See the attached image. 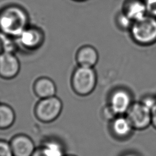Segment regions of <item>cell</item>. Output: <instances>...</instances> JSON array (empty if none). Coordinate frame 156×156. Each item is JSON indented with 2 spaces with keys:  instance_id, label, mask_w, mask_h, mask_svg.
I'll return each mask as SVG.
<instances>
[{
  "instance_id": "6",
  "label": "cell",
  "mask_w": 156,
  "mask_h": 156,
  "mask_svg": "<svg viewBox=\"0 0 156 156\" xmlns=\"http://www.w3.org/2000/svg\"><path fill=\"white\" fill-rule=\"evenodd\" d=\"M44 38V33L40 28L29 26L16 39L18 46L28 51H34L41 46Z\"/></svg>"
},
{
  "instance_id": "18",
  "label": "cell",
  "mask_w": 156,
  "mask_h": 156,
  "mask_svg": "<svg viewBox=\"0 0 156 156\" xmlns=\"http://www.w3.org/2000/svg\"><path fill=\"white\" fill-rule=\"evenodd\" d=\"M146 5L147 15L156 17V0H143Z\"/></svg>"
},
{
  "instance_id": "8",
  "label": "cell",
  "mask_w": 156,
  "mask_h": 156,
  "mask_svg": "<svg viewBox=\"0 0 156 156\" xmlns=\"http://www.w3.org/2000/svg\"><path fill=\"white\" fill-rule=\"evenodd\" d=\"M20 71V63L15 53L2 52L0 54V77L12 79Z\"/></svg>"
},
{
  "instance_id": "22",
  "label": "cell",
  "mask_w": 156,
  "mask_h": 156,
  "mask_svg": "<svg viewBox=\"0 0 156 156\" xmlns=\"http://www.w3.org/2000/svg\"><path fill=\"white\" fill-rule=\"evenodd\" d=\"M151 125L156 129V104L151 108Z\"/></svg>"
},
{
  "instance_id": "19",
  "label": "cell",
  "mask_w": 156,
  "mask_h": 156,
  "mask_svg": "<svg viewBox=\"0 0 156 156\" xmlns=\"http://www.w3.org/2000/svg\"><path fill=\"white\" fill-rule=\"evenodd\" d=\"M102 116L104 119L108 121H112L116 116H117V115L114 113V112L112 110L108 105H106L103 108Z\"/></svg>"
},
{
  "instance_id": "17",
  "label": "cell",
  "mask_w": 156,
  "mask_h": 156,
  "mask_svg": "<svg viewBox=\"0 0 156 156\" xmlns=\"http://www.w3.org/2000/svg\"><path fill=\"white\" fill-rule=\"evenodd\" d=\"M0 156H13L9 142L0 139Z\"/></svg>"
},
{
  "instance_id": "26",
  "label": "cell",
  "mask_w": 156,
  "mask_h": 156,
  "mask_svg": "<svg viewBox=\"0 0 156 156\" xmlns=\"http://www.w3.org/2000/svg\"><path fill=\"white\" fill-rule=\"evenodd\" d=\"M75 1H86V0H74Z\"/></svg>"
},
{
  "instance_id": "24",
  "label": "cell",
  "mask_w": 156,
  "mask_h": 156,
  "mask_svg": "<svg viewBox=\"0 0 156 156\" xmlns=\"http://www.w3.org/2000/svg\"><path fill=\"white\" fill-rule=\"evenodd\" d=\"M125 156H138V155H133V154H129V155H125Z\"/></svg>"
},
{
  "instance_id": "25",
  "label": "cell",
  "mask_w": 156,
  "mask_h": 156,
  "mask_svg": "<svg viewBox=\"0 0 156 156\" xmlns=\"http://www.w3.org/2000/svg\"><path fill=\"white\" fill-rule=\"evenodd\" d=\"M65 156H76V155H72V154H69V155H65Z\"/></svg>"
},
{
  "instance_id": "9",
  "label": "cell",
  "mask_w": 156,
  "mask_h": 156,
  "mask_svg": "<svg viewBox=\"0 0 156 156\" xmlns=\"http://www.w3.org/2000/svg\"><path fill=\"white\" fill-rule=\"evenodd\" d=\"M9 143L13 156H31L36 149L32 138L24 133L14 135Z\"/></svg>"
},
{
  "instance_id": "14",
  "label": "cell",
  "mask_w": 156,
  "mask_h": 156,
  "mask_svg": "<svg viewBox=\"0 0 156 156\" xmlns=\"http://www.w3.org/2000/svg\"><path fill=\"white\" fill-rule=\"evenodd\" d=\"M16 114L13 108L5 103H0V130L10 128L15 122Z\"/></svg>"
},
{
  "instance_id": "7",
  "label": "cell",
  "mask_w": 156,
  "mask_h": 156,
  "mask_svg": "<svg viewBox=\"0 0 156 156\" xmlns=\"http://www.w3.org/2000/svg\"><path fill=\"white\" fill-rule=\"evenodd\" d=\"M132 103L130 93L123 88L114 90L109 97L108 105L117 116L125 115Z\"/></svg>"
},
{
  "instance_id": "16",
  "label": "cell",
  "mask_w": 156,
  "mask_h": 156,
  "mask_svg": "<svg viewBox=\"0 0 156 156\" xmlns=\"http://www.w3.org/2000/svg\"><path fill=\"white\" fill-rule=\"evenodd\" d=\"M133 21L123 12L119 13L116 17V23L122 29L130 30Z\"/></svg>"
},
{
  "instance_id": "5",
  "label": "cell",
  "mask_w": 156,
  "mask_h": 156,
  "mask_svg": "<svg viewBox=\"0 0 156 156\" xmlns=\"http://www.w3.org/2000/svg\"><path fill=\"white\" fill-rule=\"evenodd\" d=\"M133 130H143L151 124V111L141 101L133 102L125 114Z\"/></svg>"
},
{
  "instance_id": "20",
  "label": "cell",
  "mask_w": 156,
  "mask_h": 156,
  "mask_svg": "<svg viewBox=\"0 0 156 156\" xmlns=\"http://www.w3.org/2000/svg\"><path fill=\"white\" fill-rule=\"evenodd\" d=\"M31 156H52L49 152L42 146L36 147L34 152Z\"/></svg>"
},
{
  "instance_id": "11",
  "label": "cell",
  "mask_w": 156,
  "mask_h": 156,
  "mask_svg": "<svg viewBox=\"0 0 156 156\" xmlns=\"http://www.w3.org/2000/svg\"><path fill=\"white\" fill-rule=\"evenodd\" d=\"M33 91L37 98L44 99L55 96L57 87L51 79L47 77H41L34 82Z\"/></svg>"
},
{
  "instance_id": "3",
  "label": "cell",
  "mask_w": 156,
  "mask_h": 156,
  "mask_svg": "<svg viewBox=\"0 0 156 156\" xmlns=\"http://www.w3.org/2000/svg\"><path fill=\"white\" fill-rule=\"evenodd\" d=\"M97 84V74L94 68L77 67L73 73L71 85L73 91L80 96L90 94Z\"/></svg>"
},
{
  "instance_id": "13",
  "label": "cell",
  "mask_w": 156,
  "mask_h": 156,
  "mask_svg": "<svg viewBox=\"0 0 156 156\" xmlns=\"http://www.w3.org/2000/svg\"><path fill=\"white\" fill-rule=\"evenodd\" d=\"M123 12L133 22L143 18L147 15L146 5L143 0H127L124 4Z\"/></svg>"
},
{
  "instance_id": "15",
  "label": "cell",
  "mask_w": 156,
  "mask_h": 156,
  "mask_svg": "<svg viewBox=\"0 0 156 156\" xmlns=\"http://www.w3.org/2000/svg\"><path fill=\"white\" fill-rule=\"evenodd\" d=\"M41 145L52 156H65V155L63 145L56 140H46Z\"/></svg>"
},
{
  "instance_id": "1",
  "label": "cell",
  "mask_w": 156,
  "mask_h": 156,
  "mask_svg": "<svg viewBox=\"0 0 156 156\" xmlns=\"http://www.w3.org/2000/svg\"><path fill=\"white\" fill-rule=\"evenodd\" d=\"M29 26L28 15L22 7L10 5L0 10V34L16 38Z\"/></svg>"
},
{
  "instance_id": "2",
  "label": "cell",
  "mask_w": 156,
  "mask_h": 156,
  "mask_svg": "<svg viewBox=\"0 0 156 156\" xmlns=\"http://www.w3.org/2000/svg\"><path fill=\"white\" fill-rule=\"evenodd\" d=\"M130 33L132 40L140 45H151L156 42V17L147 15L133 23Z\"/></svg>"
},
{
  "instance_id": "12",
  "label": "cell",
  "mask_w": 156,
  "mask_h": 156,
  "mask_svg": "<svg viewBox=\"0 0 156 156\" xmlns=\"http://www.w3.org/2000/svg\"><path fill=\"white\" fill-rule=\"evenodd\" d=\"M110 127L113 134L119 138L128 137L133 130L126 115H118L116 116L111 121Z\"/></svg>"
},
{
  "instance_id": "4",
  "label": "cell",
  "mask_w": 156,
  "mask_h": 156,
  "mask_svg": "<svg viewBox=\"0 0 156 156\" xmlns=\"http://www.w3.org/2000/svg\"><path fill=\"white\" fill-rule=\"evenodd\" d=\"M63 102L56 95L50 98L40 99L34 107V115L37 119L43 123H51L60 115Z\"/></svg>"
},
{
  "instance_id": "21",
  "label": "cell",
  "mask_w": 156,
  "mask_h": 156,
  "mask_svg": "<svg viewBox=\"0 0 156 156\" xmlns=\"http://www.w3.org/2000/svg\"><path fill=\"white\" fill-rule=\"evenodd\" d=\"M141 102L151 110V108L156 104V99L152 96H146V97H144L141 101Z\"/></svg>"
},
{
  "instance_id": "23",
  "label": "cell",
  "mask_w": 156,
  "mask_h": 156,
  "mask_svg": "<svg viewBox=\"0 0 156 156\" xmlns=\"http://www.w3.org/2000/svg\"><path fill=\"white\" fill-rule=\"evenodd\" d=\"M2 52V41L0 37V54Z\"/></svg>"
},
{
  "instance_id": "10",
  "label": "cell",
  "mask_w": 156,
  "mask_h": 156,
  "mask_svg": "<svg viewBox=\"0 0 156 156\" xmlns=\"http://www.w3.org/2000/svg\"><path fill=\"white\" fill-rule=\"evenodd\" d=\"M76 60L79 66L94 68L99 60V54L93 46L86 44L81 46L76 54Z\"/></svg>"
}]
</instances>
